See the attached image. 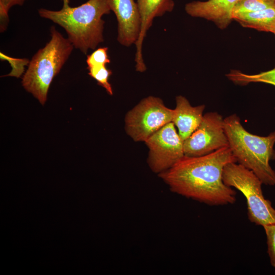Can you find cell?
Masks as SVG:
<instances>
[{
  "label": "cell",
  "instance_id": "16",
  "mask_svg": "<svg viewBox=\"0 0 275 275\" xmlns=\"http://www.w3.org/2000/svg\"><path fill=\"white\" fill-rule=\"evenodd\" d=\"M89 75L95 79L98 84L104 88L107 93L112 95L113 91L108 81L112 71L106 68V65H96L87 67Z\"/></svg>",
  "mask_w": 275,
  "mask_h": 275
},
{
  "label": "cell",
  "instance_id": "20",
  "mask_svg": "<svg viewBox=\"0 0 275 275\" xmlns=\"http://www.w3.org/2000/svg\"><path fill=\"white\" fill-rule=\"evenodd\" d=\"M274 34L275 35V33H274Z\"/></svg>",
  "mask_w": 275,
  "mask_h": 275
},
{
  "label": "cell",
  "instance_id": "7",
  "mask_svg": "<svg viewBox=\"0 0 275 275\" xmlns=\"http://www.w3.org/2000/svg\"><path fill=\"white\" fill-rule=\"evenodd\" d=\"M149 149L148 164L158 174L170 169L184 156L183 141L171 122L145 142Z\"/></svg>",
  "mask_w": 275,
  "mask_h": 275
},
{
  "label": "cell",
  "instance_id": "17",
  "mask_svg": "<svg viewBox=\"0 0 275 275\" xmlns=\"http://www.w3.org/2000/svg\"><path fill=\"white\" fill-rule=\"evenodd\" d=\"M107 47H99L87 57V64L88 66L96 65H106L111 61L108 54Z\"/></svg>",
  "mask_w": 275,
  "mask_h": 275
},
{
  "label": "cell",
  "instance_id": "8",
  "mask_svg": "<svg viewBox=\"0 0 275 275\" xmlns=\"http://www.w3.org/2000/svg\"><path fill=\"white\" fill-rule=\"evenodd\" d=\"M224 119L217 112L205 114L198 127L183 141L184 156L205 155L229 146Z\"/></svg>",
  "mask_w": 275,
  "mask_h": 275
},
{
  "label": "cell",
  "instance_id": "4",
  "mask_svg": "<svg viewBox=\"0 0 275 275\" xmlns=\"http://www.w3.org/2000/svg\"><path fill=\"white\" fill-rule=\"evenodd\" d=\"M51 39L40 49L29 63L22 85L42 105L47 100L50 84L68 60L74 46L54 26L50 28Z\"/></svg>",
  "mask_w": 275,
  "mask_h": 275
},
{
  "label": "cell",
  "instance_id": "19",
  "mask_svg": "<svg viewBox=\"0 0 275 275\" xmlns=\"http://www.w3.org/2000/svg\"><path fill=\"white\" fill-rule=\"evenodd\" d=\"M26 0H0L1 31L6 29L9 10L14 6H22Z\"/></svg>",
  "mask_w": 275,
  "mask_h": 275
},
{
  "label": "cell",
  "instance_id": "1",
  "mask_svg": "<svg viewBox=\"0 0 275 275\" xmlns=\"http://www.w3.org/2000/svg\"><path fill=\"white\" fill-rule=\"evenodd\" d=\"M237 162L229 146L200 156H184L158 174L177 194L210 206L233 204L236 192L223 180L225 166Z\"/></svg>",
  "mask_w": 275,
  "mask_h": 275
},
{
  "label": "cell",
  "instance_id": "15",
  "mask_svg": "<svg viewBox=\"0 0 275 275\" xmlns=\"http://www.w3.org/2000/svg\"><path fill=\"white\" fill-rule=\"evenodd\" d=\"M275 6V0H239L235 5L233 16L240 13L255 12Z\"/></svg>",
  "mask_w": 275,
  "mask_h": 275
},
{
  "label": "cell",
  "instance_id": "13",
  "mask_svg": "<svg viewBox=\"0 0 275 275\" xmlns=\"http://www.w3.org/2000/svg\"><path fill=\"white\" fill-rule=\"evenodd\" d=\"M244 27L260 31L275 33V6L255 12L240 13L233 16Z\"/></svg>",
  "mask_w": 275,
  "mask_h": 275
},
{
  "label": "cell",
  "instance_id": "6",
  "mask_svg": "<svg viewBox=\"0 0 275 275\" xmlns=\"http://www.w3.org/2000/svg\"><path fill=\"white\" fill-rule=\"evenodd\" d=\"M173 109L159 98L149 96L143 99L126 115L125 128L135 142H145L154 133L172 121Z\"/></svg>",
  "mask_w": 275,
  "mask_h": 275
},
{
  "label": "cell",
  "instance_id": "5",
  "mask_svg": "<svg viewBox=\"0 0 275 275\" xmlns=\"http://www.w3.org/2000/svg\"><path fill=\"white\" fill-rule=\"evenodd\" d=\"M224 183L240 191L245 197L249 221L262 227L275 224V209L263 194L260 179L251 170L237 162L226 164L223 170Z\"/></svg>",
  "mask_w": 275,
  "mask_h": 275
},
{
  "label": "cell",
  "instance_id": "3",
  "mask_svg": "<svg viewBox=\"0 0 275 275\" xmlns=\"http://www.w3.org/2000/svg\"><path fill=\"white\" fill-rule=\"evenodd\" d=\"M229 146L237 162L252 171L263 184L275 186V171L269 162L275 159V130L266 136L248 131L235 114L224 119Z\"/></svg>",
  "mask_w": 275,
  "mask_h": 275
},
{
  "label": "cell",
  "instance_id": "2",
  "mask_svg": "<svg viewBox=\"0 0 275 275\" xmlns=\"http://www.w3.org/2000/svg\"><path fill=\"white\" fill-rule=\"evenodd\" d=\"M63 2L61 10L41 8L38 10L39 15L64 29L74 47L84 53L95 49L104 40V21L102 17L111 11L107 0H88L75 7L69 6V0Z\"/></svg>",
  "mask_w": 275,
  "mask_h": 275
},
{
  "label": "cell",
  "instance_id": "12",
  "mask_svg": "<svg viewBox=\"0 0 275 275\" xmlns=\"http://www.w3.org/2000/svg\"><path fill=\"white\" fill-rule=\"evenodd\" d=\"M176 103L172 122L177 127L178 134L184 141L200 125L205 106L202 104L193 106L188 100L181 95L176 96Z\"/></svg>",
  "mask_w": 275,
  "mask_h": 275
},
{
  "label": "cell",
  "instance_id": "11",
  "mask_svg": "<svg viewBox=\"0 0 275 275\" xmlns=\"http://www.w3.org/2000/svg\"><path fill=\"white\" fill-rule=\"evenodd\" d=\"M239 1H193L185 5V10L192 17L211 21L218 28L224 29L228 26L233 19V10Z\"/></svg>",
  "mask_w": 275,
  "mask_h": 275
},
{
  "label": "cell",
  "instance_id": "10",
  "mask_svg": "<svg viewBox=\"0 0 275 275\" xmlns=\"http://www.w3.org/2000/svg\"><path fill=\"white\" fill-rule=\"evenodd\" d=\"M136 2L140 13L141 25L139 37L135 44V68L137 71L143 72L146 70V66L143 58L142 46L147 32L155 17L173 10L175 3L173 0H136Z\"/></svg>",
  "mask_w": 275,
  "mask_h": 275
},
{
  "label": "cell",
  "instance_id": "14",
  "mask_svg": "<svg viewBox=\"0 0 275 275\" xmlns=\"http://www.w3.org/2000/svg\"><path fill=\"white\" fill-rule=\"evenodd\" d=\"M227 77L235 84L245 85L252 82H262L275 86V67L270 70L255 74H248L238 70H232Z\"/></svg>",
  "mask_w": 275,
  "mask_h": 275
},
{
  "label": "cell",
  "instance_id": "18",
  "mask_svg": "<svg viewBox=\"0 0 275 275\" xmlns=\"http://www.w3.org/2000/svg\"><path fill=\"white\" fill-rule=\"evenodd\" d=\"M266 236L267 253L270 264L275 268V224L263 227Z\"/></svg>",
  "mask_w": 275,
  "mask_h": 275
},
{
  "label": "cell",
  "instance_id": "9",
  "mask_svg": "<svg viewBox=\"0 0 275 275\" xmlns=\"http://www.w3.org/2000/svg\"><path fill=\"white\" fill-rule=\"evenodd\" d=\"M107 1L118 22V41L121 45L127 47L135 44L139 37L141 25L140 13L136 1Z\"/></svg>",
  "mask_w": 275,
  "mask_h": 275
}]
</instances>
